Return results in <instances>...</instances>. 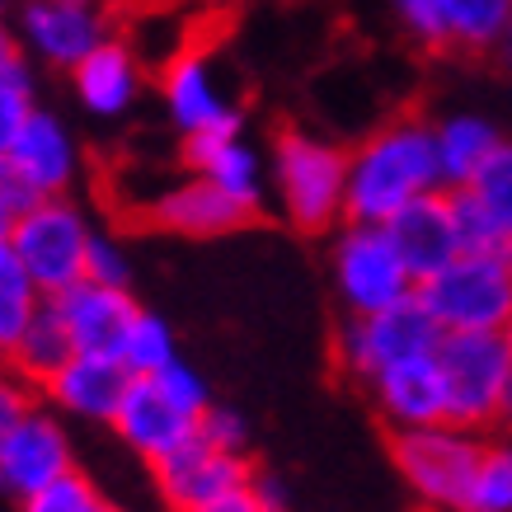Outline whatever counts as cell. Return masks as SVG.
<instances>
[{
	"mask_svg": "<svg viewBox=\"0 0 512 512\" xmlns=\"http://www.w3.org/2000/svg\"><path fill=\"white\" fill-rule=\"evenodd\" d=\"M202 10H235V5H245V0H193Z\"/></svg>",
	"mask_w": 512,
	"mask_h": 512,
	"instance_id": "cell-42",
	"label": "cell"
},
{
	"mask_svg": "<svg viewBox=\"0 0 512 512\" xmlns=\"http://www.w3.org/2000/svg\"><path fill=\"white\" fill-rule=\"evenodd\" d=\"M503 339H508V348H512V320H508V329H503Z\"/></svg>",
	"mask_w": 512,
	"mask_h": 512,
	"instance_id": "cell-46",
	"label": "cell"
},
{
	"mask_svg": "<svg viewBox=\"0 0 512 512\" xmlns=\"http://www.w3.org/2000/svg\"><path fill=\"white\" fill-rule=\"evenodd\" d=\"M94 231L99 226H94V217L85 212V202L76 193H66V198H33L19 212L10 249L19 254V264L33 273V282L47 296H57L85 278Z\"/></svg>",
	"mask_w": 512,
	"mask_h": 512,
	"instance_id": "cell-7",
	"label": "cell"
},
{
	"mask_svg": "<svg viewBox=\"0 0 512 512\" xmlns=\"http://www.w3.org/2000/svg\"><path fill=\"white\" fill-rule=\"evenodd\" d=\"M419 301L442 334H503L512 320V254L466 249L442 273L419 282Z\"/></svg>",
	"mask_w": 512,
	"mask_h": 512,
	"instance_id": "cell-5",
	"label": "cell"
},
{
	"mask_svg": "<svg viewBox=\"0 0 512 512\" xmlns=\"http://www.w3.org/2000/svg\"><path fill=\"white\" fill-rule=\"evenodd\" d=\"M362 395L372 400L376 419L386 423V433H404V428H433L447 419V381L437 367V353L395 362L381 376H372Z\"/></svg>",
	"mask_w": 512,
	"mask_h": 512,
	"instance_id": "cell-18",
	"label": "cell"
},
{
	"mask_svg": "<svg viewBox=\"0 0 512 512\" xmlns=\"http://www.w3.org/2000/svg\"><path fill=\"white\" fill-rule=\"evenodd\" d=\"M0 512H15V503H5V508H0Z\"/></svg>",
	"mask_w": 512,
	"mask_h": 512,
	"instance_id": "cell-48",
	"label": "cell"
},
{
	"mask_svg": "<svg viewBox=\"0 0 512 512\" xmlns=\"http://www.w3.org/2000/svg\"><path fill=\"white\" fill-rule=\"evenodd\" d=\"M470 193H475V202L489 212V221H494L498 231H503V240L512 245V137L503 141V151L480 170V179L470 184Z\"/></svg>",
	"mask_w": 512,
	"mask_h": 512,
	"instance_id": "cell-29",
	"label": "cell"
},
{
	"mask_svg": "<svg viewBox=\"0 0 512 512\" xmlns=\"http://www.w3.org/2000/svg\"><path fill=\"white\" fill-rule=\"evenodd\" d=\"M15 221H19V207L0 202V245H10V235H15Z\"/></svg>",
	"mask_w": 512,
	"mask_h": 512,
	"instance_id": "cell-40",
	"label": "cell"
},
{
	"mask_svg": "<svg viewBox=\"0 0 512 512\" xmlns=\"http://www.w3.org/2000/svg\"><path fill=\"white\" fill-rule=\"evenodd\" d=\"M146 76H151V66L137 52V43L127 33H113L109 43L94 47L66 80H71V94H76L80 109L99 123H113V118H127L137 109Z\"/></svg>",
	"mask_w": 512,
	"mask_h": 512,
	"instance_id": "cell-17",
	"label": "cell"
},
{
	"mask_svg": "<svg viewBox=\"0 0 512 512\" xmlns=\"http://www.w3.org/2000/svg\"><path fill=\"white\" fill-rule=\"evenodd\" d=\"M437 343H442V325L419 296H409L390 311L343 315V325L334 329V367L362 390L372 376H381L395 362L437 353Z\"/></svg>",
	"mask_w": 512,
	"mask_h": 512,
	"instance_id": "cell-8",
	"label": "cell"
},
{
	"mask_svg": "<svg viewBox=\"0 0 512 512\" xmlns=\"http://www.w3.org/2000/svg\"><path fill=\"white\" fill-rule=\"evenodd\" d=\"M151 381H156V386L165 390V395H170L179 409H184L188 419H202V414L217 404V400H212V390H207V381H202V376L188 367L184 357H179V362H170L165 372H156Z\"/></svg>",
	"mask_w": 512,
	"mask_h": 512,
	"instance_id": "cell-32",
	"label": "cell"
},
{
	"mask_svg": "<svg viewBox=\"0 0 512 512\" xmlns=\"http://www.w3.org/2000/svg\"><path fill=\"white\" fill-rule=\"evenodd\" d=\"M193 512H264V503H259V494H254V484H240V489H231V494L212 498V503H202V508Z\"/></svg>",
	"mask_w": 512,
	"mask_h": 512,
	"instance_id": "cell-38",
	"label": "cell"
},
{
	"mask_svg": "<svg viewBox=\"0 0 512 512\" xmlns=\"http://www.w3.org/2000/svg\"><path fill=\"white\" fill-rule=\"evenodd\" d=\"M503 428L512 433V390H508V404H503Z\"/></svg>",
	"mask_w": 512,
	"mask_h": 512,
	"instance_id": "cell-44",
	"label": "cell"
},
{
	"mask_svg": "<svg viewBox=\"0 0 512 512\" xmlns=\"http://www.w3.org/2000/svg\"><path fill=\"white\" fill-rule=\"evenodd\" d=\"M395 235V245H400L404 264L419 282H428L433 273L456 259V254H466V240H461V221H456V202H451V188L442 193H428V198L409 202L400 217L386 226Z\"/></svg>",
	"mask_w": 512,
	"mask_h": 512,
	"instance_id": "cell-21",
	"label": "cell"
},
{
	"mask_svg": "<svg viewBox=\"0 0 512 512\" xmlns=\"http://www.w3.org/2000/svg\"><path fill=\"white\" fill-rule=\"evenodd\" d=\"M395 29L409 43L428 52V57H447V19H442V0H386Z\"/></svg>",
	"mask_w": 512,
	"mask_h": 512,
	"instance_id": "cell-28",
	"label": "cell"
},
{
	"mask_svg": "<svg viewBox=\"0 0 512 512\" xmlns=\"http://www.w3.org/2000/svg\"><path fill=\"white\" fill-rule=\"evenodd\" d=\"M433 141H437V165H442V184L447 188H470L480 179V170L503 151V127L484 113L456 109L433 118Z\"/></svg>",
	"mask_w": 512,
	"mask_h": 512,
	"instance_id": "cell-22",
	"label": "cell"
},
{
	"mask_svg": "<svg viewBox=\"0 0 512 512\" xmlns=\"http://www.w3.org/2000/svg\"><path fill=\"white\" fill-rule=\"evenodd\" d=\"M38 404H43V390L29 386V381H19L15 372H5V367H0V447L10 442V433L29 419Z\"/></svg>",
	"mask_w": 512,
	"mask_h": 512,
	"instance_id": "cell-34",
	"label": "cell"
},
{
	"mask_svg": "<svg viewBox=\"0 0 512 512\" xmlns=\"http://www.w3.org/2000/svg\"><path fill=\"white\" fill-rule=\"evenodd\" d=\"M494 66L503 71V76H512V29H508V38L498 43V52H494Z\"/></svg>",
	"mask_w": 512,
	"mask_h": 512,
	"instance_id": "cell-41",
	"label": "cell"
},
{
	"mask_svg": "<svg viewBox=\"0 0 512 512\" xmlns=\"http://www.w3.org/2000/svg\"><path fill=\"white\" fill-rule=\"evenodd\" d=\"M198 433L212 442L217 451H231V456H254V433H249V419L231 404H212L198 419Z\"/></svg>",
	"mask_w": 512,
	"mask_h": 512,
	"instance_id": "cell-31",
	"label": "cell"
},
{
	"mask_svg": "<svg viewBox=\"0 0 512 512\" xmlns=\"http://www.w3.org/2000/svg\"><path fill=\"white\" fill-rule=\"evenodd\" d=\"M33 109H38L33 85H15V80L0 85V156L15 146V137L24 132V123L33 118Z\"/></svg>",
	"mask_w": 512,
	"mask_h": 512,
	"instance_id": "cell-35",
	"label": "cell"
},
{
	"mask_svg": "<svg viewBox=\"0 0 512 512\" xmlns=\"http://www.w3.org/2000/svg\"><path fill=\"white\" fill-rule=\"evenodd\" d=\"M484 442L489 437L470 433L461 423L386 433L390 466L423 512H466L470 484H475V470L484 461Z\"/></svg>",
	"mask_w": 512,
	"mask_h": 512,
	"instance_id": "cell-3",
	"label": "cell"
},
{
	"mask_svg": "<svg viewBox=\"0 0 512 512\" xmlns=\"http://www.w3.org/2000/svg\"><path fill=\"white\" fill-rule=\"evenodd\" d=\"M15 165L19 184L29 188L33 198H66L76 193L85 179V146L71 132L62 113L52 109H33V118L24 123V132L15 137V146L5 151Z\"/></svg>",
	"mask_w": 512,
	"mask_h": 512,
	"instance_id": "cell-15",
	"label": "cell"
},
{
	"mask_svg": "<svg viewBox=\"0 0 512 512\" xmlns=\"http://www.w3.org/2000/svg\"><path fill=\"white\" fill-rule=\"evenodd\" d=\"M85 278L104 282V287H132V254L123 249V240L113 231H94L90 245V264H85Z\"/></svg>",
	"mask_w": 512,
	"mask_h": 512,
	"instance_id": "cell-33",
	"label": "cell"
},
{
	"mask_svg": "<svg viewBox=\"0 0 512 512\" xmlns=\"http://www.w3.org/2000/svg\"><path fill=\"white\" fill-rule=\"evenodd\" d=\"M47 292L33 282V273L19 264V254L10 245H0V362L19 343V334L43 315Z\"/></svg>",
	"mask_w": 512,
	"mask_h": 512,
	"instance_id": "cell-25",
	"label": "cell"
},
{
	"mask_svg": "<svg viewBox=\"0 0 512 512\" xmlns=\"http://www.w3.org/2000/svg\"><path fill=\"white\" fill-rule=\"evenodd\" d=\"M273 212L301 235H334L348 221V146L311 127H278L268 141Z\"/></svg>",
	"mask_w": 512,
	"mask_h": 512,
	"instance_id": "cell-2",
	"label": "cell"
},
{
	"mask_svg": "<svg viewBox=\"0 0 512 512\" xmlns=\"http://www.w3.org/2000/svg\"><path fill=\"white\" fill-rule=\"evenodd\" d=\"M15 80V85H33V57L19 43L15 24H0V85Z\"/></svg>",
	"mask_w": 512,
	"mask_h": 512,
	"instance_id": "cell-36",
	"label": "cell"
},
{
	"mask_svg": "<svg viewBox=\"0 0 512 512\" xmlns=\"http://www.w3.org/2000/svg\"><path fill=\"white\" fill-rule=\"evenodd\" d=\"M66 423L71 419H62L52 404H38L29 419L10 433V442L0 447V480H5L15 503L80 470L76 437H71Z\"/></svg>",
	"mask_w": 512,
	"mask_h": 512,
	"instance_id": "cell-12",
	"label": "cell"
},
{
	"mask_svg": "<svg viewBox=\"0 0 512 512\" xmlns=\"http://www.w3.org/2000/svg\"><path fill=\"white\" fill-rule=\"evenodd\" d=\"M329 287L343 315H376L419 296V278L409 273L395 235L372 221H343L329 235Z\"/></svg>",
	"mask_w": 512,
	"mask_h": 512,
	"instance_id": "cell-4",
	"label": "cell"
},
{
	"mask_svg": "<svg viewBox=\"0 0 512 512\" xmlns=\"http://www.w3.org/2000/svg\"><path fill=\"white\" fill-rule=\"evenodd\" d=\"M437 367L447 381V419L470 433H498L512 390V348L503 334H442Z\"/></svg>",
	"mask_w": 512,
	"mask_h": 512,
	"instance_id": "cell-6",
	"label": "cell"
},
{
	"mask_svg": "<svg viewBox=\"0 0 512 512\" xmlns=\"http://www.w3.org/2000/svg\"><path fill=\"white\" fill-rule=\"evenodd\" d=\"M5 503H15V498H10V489H5V480H0V508H5Z\"/></svg>",
	"mask_w": 512,
	"mask_h": 512,
	"instance_id": "cell-45",
	"label": "cell"
},
{
	"mask_svg": "<svg viewBox=\"0 0 512 512\" xmlns=\"http://www.w3.org/2000/svg\"><path fill=\"white\" fill-rule=\"evenodd\" d=\"M156 90H160V109L179 132V141L202 137V132H221V127H245L240 99L226 90L217 57H212L207 43L179 47L170 62L156 66Z\"/></svg>",
	"mask_w": 512,
	"mask_h": 512,
	"instance_id": "cell-10",
	"label": "cell"
},
{
	"mask_svg": "<svg viewBox=\"0 0 512 512\" xmlns=\"http://www.w3.org/2000/svg\"><path fill=\"white\" fill-rule=\"evenodd\" d=\"M466 512H512V433L484 442V461L470 484Z\"/></svg>",
	"mask_w": 512,
	"mask_h": 512,
	"instance_id": "cell-27",
	"label": "cell"
},
{
	"mask_svg": "<svg viewBox=\"0 0 512 512\" xmlns=\"http://www.w3.org/2000/svg\"><path fill=\"white\" fill-rule=\"evenodd\" d=\"M109 433L118 437V447L132 451L141 466L151 470L156 461H165L170 451H179L188 437L198 433V419H188L151 376H137Z\"/></svg>",
	"mask_w": 512,
	"mask_h": 512,
	"instance_id": "cell-20",
	"label": "cell"
},
{
	"mask_svg": "<svg viewBox=\"0 0 512 512\" xmlns=\"http://www.w3.org/2000/svg\"><path fill=\"white\" fill-rule=\"evenodd\" d=\"M0 202H10V207H19V212L33 202V193L19 184V174H15V165H10V156H0Z\"/></svg>",
	"mask_w": 512,
	"mask_h": 512,
	"instance_id": "cell-39",
	"label": "cell"
},
{
	"mask_svg": "<svg viewBox=\"0 0 512 512\" xmlns=\"http://www.w3.org/2000/svg\"><path fill=\"white\" fill-rule=\"evenodd\" d=\"M132 381H137V376L127 372L118 357L76 353L62 372L43 386V404H52L62 419L85 423V428H113Z\"/></svg>",
	"mask_w": 512,
	"mask_h": 512,
	"instance_id": "cell-16",
	"label": "cell"
},
{
	"mask_svg": "<svg viewBox=\"0 0 512 512\" xmlns=\"http://www.w3.org/2000/svg\"><path fill=\"white\" fill-rule=\"evenodd\" d=\"M76 357V343H71V334H66V325L57 320V311H52V301L43 306V315L33 320L24 334H19V343L5 353V372H15L19 381H29V386L43 390L52 376L62 372L66 362Z\"/></svg>",
	"mask_w": 512,
	"mask_h": 512,
	"instance_id": "cell-24",
	"label": "cell"
},
{
	"mask_svg": "<svg viewBox=\"0 0 512 512\" xmlns=\"http://www.w3.org/2000/svg\"><path fill=\"white\" fill-rule=\"evenodd\" d=\"M10 24L33 66L62 71V76H71L113 33H123L118 0H19Z\"/></svg>",
	"mask_w": 512,
	"mask_h": 512,
	"instance_id": "cell-9",
	"label": "cell"
},
{
	"mask_svg": "<svg viewBox=\"0 0 512 512\" xmlns=\"http://www.w3.org/2000/svg\"><path fill=\"white\" fill-rule=\"evenodd\" d=\"M254 475V456H231L217 451L202 433H193L179 451L151 466V489H156L165 512H193L212 498L231 494Z\"/></svg>",
	"mask_w": 512,
	"mask_h": 512,
	"instance_id": "cell-13",
	"label": "cell"
},
{
	"mask_svg": "<svg viewBox=\"0 0 512 512\" xmlns=\"http://www.w3.org/2000/svg\"><path fill=\"white\" fill-rule=\"evenodd\" d=\"M447 19V57L494 62L498 43L512 29V0H442Z\"/></svg>",
	"mask_w": 512,
	"mask_h": 512,
	"instance_id": "cell-23",
	"label": "cell"
},
{
	"mask_svg": "<svg viewBox=\"0 0 512 512\" xmlns=\"http://www.w3.org/2000/svg\"><path fill=\"white\" fill-rule=\"evenodd\" d=\"M442 188L428 113H395L348 146V221L390 226L409 202Z\"/></svg>",
	"mask_w": 512,
	"mask_h": 512,
	"instance_id": "cell-1",
	"label": "cell"
},
{
	"mask_svg": "<svg viewBox=\"0 0 512 512\" xmlns=\"http://www.w3.org/2000/svg\"><path fill=\"white\" fill-rule=\"evenodd\" d=\"M47 301H52L57 320L66 325L76 353H104V357H118V348L127 339V325L141 311L132 287H104L94 278H80L76 287L47 296Z\"/></svg>",
	"mask_w": 512,
	"mask_h": 512,
	"instance_id": "cell-19",
	"label": "cell"
},
{
	"mask_svg": "<svg viewBox=\"0 0 512 512\" xmlns=\"http://www.w3.org/2000/svg\"><path fill=\"white\" fill-rule=\"evenodd\" d=\"M137 221L151 226V231H165V235L217 240V235H231V231H240V226H249L254 217H249L235 198H226L212 179L184 170L179 179H165L151 198L137 202Z\"/></svg>",
	"mask_w": 512,
	"mask_h": 512,
	"instance_id": "cell-11",
	"label": "cell"
},
{
	"mask_svg": "<svg viewBox=\"0 0 512 512\" xmlns=\"http://www.w3.org/2000/svg\"><path fill=\"white\" fill-rule=\"evenodd\" d=\"M118 362H123L132 376H156V372H165L170 362H179V339H174L170 320L141 306L137 320L127 325V339H123V348H118Z\"/></svg>",
	"mask_w": 512,
	"mask_h": 512,
	"instance_id": "cell-26",
	"label": "cell"
},
{
	"mask_svg": "<svg viewBox=\"0 0 512 512\" xmlns=\"http://www.w3.org/2000/svg\"><path fill=\"white\" fill-rule=\"evenodd\" d=\"M249 484H254V494H259L264 512H292V489L282 484V475H273V470H264V466H254Z\"/></svg>",
	"mask_w": 512,
	"mask_h": 512,
	"instance_id": "cell-37",
	"label": "cell"
},
{
	"mask_svg": "<svg viewBox=\"0 0 512 512\" xmlns=\"http://www.w3.org/2000/svg\"><path fill=\"white\" fill-rule=\"evenodd\" d=\"M104 503H109V498H104V489H99L85 470H76V475L47 484V489H38V494L19 498L15 512H99Z\"/></svg>",
	"mask_w": 512,
	"mask_h": 512,
	"instance_id": "cell-30",
	"label": "cell"
},
{
	"mask_svg": "<svg viewBox=\"0 0 512 512\" xmlns=\"http://www.w3.org/2000/svg\"><path fill=\"white\" fill-rule=\"evenodd\" d=\"M15 5L19 0H0V24H10V19H15Z\"/></svg>",
	"mask_w": 512,
	"mask_h": 512,
	"instance_id": "cell-43",
	"label": "cell"
},
{
	"mask_svg": "<svg viewBox=\"0 0 512 512\" xmlns=\"http://www.w3.org/2000/svg\"><path fill=\"white\" fill-rule=\"evenodd\" d=\"M99 512H118V508H113V503H104V508H99Z\"/></svg>",
	"mask_w": 512,
	"mask_h": 512,
	"instance_id": "cell-47",
	"label": "cell"
},
{
	"mask_svg": "<svg viewBox=\"0 0 512 512\" xmlns=\"http://www.w3.org/2000/svg\"><path fill=\"white\" fill-rule=\"evenodd\" d=\"M179 160L184 170L212 179V184L235 198L249 217H264L273 207V188H268V151H259L245 137V127H221V132H202V137L179 141Z\"/></svg>",
	"mask_w": 512,
	"mask_h": 512,
	"instance_id": "cell-14",
	"label": "cell"
}]
</instances>
